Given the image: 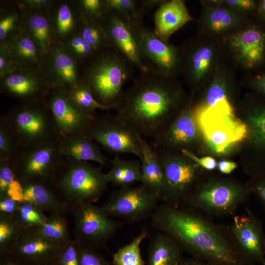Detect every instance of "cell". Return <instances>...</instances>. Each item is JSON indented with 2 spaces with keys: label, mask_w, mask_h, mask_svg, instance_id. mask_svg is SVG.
<instances>
[{
  "label": "cell",
  "mask_w": 265,
  "mask_h": 265,
  "mask_svg": "<svg viewBox=\"0 0 265 265\" xmlns=\"http://www.w3.org/2000/svg\"><path fill=\"white\" fill-rule=\"evenodd\" d=\"M13 216L24 229L38 227L43 224L47 218L42 211L26 202L20 203L18 210Z\"/></svg>",
  "instance_id": "obj_40"
},
{
  "label": "cell",
  "mask_w": 265,
  "mask_h": 265,
  "mask_svg": "<svg viewBox=\"0 0 265 265\" xmlns=\"http://www.w3.org/2000/svg\"><path fill=\"white\" fill-rule=\"evenodd\" d=\"M71 209L74 217V239L80 244L95 249L101 248L119 226L101 207L93 203H82Z\"/></svg>",
  "instance_id": "obj_9"
},
{
  "label": "cell",
  "mask_w": 265,
  "mask_h": 265,
  "mask_svg": "<svg viewBox=\"0 0 265 265\" xmlns=\"http://www.w3.org/2000/svg\"><path fill=\"white\" fill-rule=\"evenodd\" d=\"M79 34L96 51L110 46L100 21L83 18Z\"/></svg>",
  "instance_id": "obj_39"
},
{
  "label": "cell",
  "mask_w": 265,
  "mask_h": 265,
  "mask_svg": "<svg viewBox=\"0 0 265 265\" xmlns=\"http://www.w3.org/2000/svg\"><path fill=\"white\" fill-rule=\"evenodd\" d=\"M26 26L28 35L39 52L45 53L51 43V28L47 18L39 13H33L27 18Z\"/></svg>",
  "instance_id": "obj_30"
},
{
  "label": "cell",
  "mask_w": 265,
  "mask_h": 265,
  "mask_svg": "<svg viewBox=\"0 0 265 265\" xmlns=\"http://www.w3.org/2000/svg\"><path fill=\"white\" fill-rule=\"evenodd\" d=\"M58 149L62 156L77 160L93 161L103 165L108 163L98 144L84 132L62 137Z\"/></svg>",
  "instance_id": "obj_21"
},
{
  "label": "cell",
  "mask_w": 265,
  "mask_h": 265,
  "mask_svg": "<svg viewBox=\"0 0 265 265\" xmlns=\"http://www.w3.org/2000/svg\"><path fill=\"white\" fill-rule=\"evenodd\" d=\"M185 57L186 79L191 84L199 82L212 64L213 57L212 49L209 47L193 48L186 53Z\"/></svg>",
  "instance_id": "obj_28"
},
{
  "label": "cell",
  "mask_w": 265,
  "mask_h": 265,
  "mask_svg": "<svg viewBox=\"0 0 265 265\" xmlns=\"http://www.w3.org/2000/svg\"><path fill=\"white\" fill-rule=\"evenodd\" d=\"M24 229L13 216L0 214V256L9 253Z\"/></svg>",
  "instance_id": "obj_36"
},
{
  "label": "cell",
  "mask_w": 265,
  "mask_h": 265,
  "mask_svg": "<svg viewBox=\"0 0 265 265\" xmlns=\"http://www.w3.org/2000/svg\"><path fill=\"white\" fill-rule=\"evenodd\" d=\"M110 46L115 48L139 72L148 70L140 59L129 23L113 11H107L99 20Z\"/></svg>",
  "instance_id": "obj_18"
},
{
  "label": "cell",
  "mask_w": 265,
  "mask_h": 265,
  "mask_svg": "<svg viewBox=\"0 0 265 265\" xmlns=\"http://www.w3.org/2000/svg\"><path fill=\"white\" fill-rule=\"evenodd\" d=\"M109 170L105 173L108 183L124 187L140 182L141 164L138 160H126L115 157L109 161Z\"/></svg>",
  "instance_id": "obj_26"
},
{
  "label": "cell",
  "mask_w": 265,
  "mask_h": 265,
  "mask_svg": "<svg viewBox=\"0 0 265 265\" xmlns=\"http://www.w3.org/2000/svg\"><path fill=\"white\" fill-rule=\"evenodd\" d=\"M18 64L15 60L8 45L0 46V76L1 78L18 69Z\"/></svg>",
  "instance_id": "obj_47"
},
{
  "label": "cell",
  "mask_w": 265,
  "mask_h": 265,
  "mask_svg": "<svg viewBox=\"0 0 265 265\" xmlns=\"http://www.w3.org/2000/svg\"><path fill=\"white\" fill-rule=\"evenodd\" d=\"M181 265H216L211 262L192 257L184 259Z\"/></svg>",
  "instance_id": "obj_60"
},
{
  "label": "cell",
  "mask_w": 265,
  "mask_h": 265,
  "mask_svg": "<svg viewBox=\"0 0 265 265\" xmlns=\"http://www.w3.org/2000/svg\"><path fill=\"white\" fill-rule=\"evenodd\" d=\"M20 202L9 197L0 198V214L13 216L16 212Z\"/></svg>",
  "instance_id": "obj_53"
},
{
  "label": "cell",
  "mask_w": 265,
  "mask_h": 265,
  "mask_svg": "<svg viewBox=\"0 0 265 265\" xmlns=\"http://www.w3.org/2000/svg\"><path fill=\"white\" fill-rule=\"evenodd\" d=\"M164 0H139L140 9L144 15L156 7H159Z\"/></svg>",
  "instance_id": "obj_56"
},
{
  "label": "cell",
  "mask_w": 265,
  "mask_h": 265,
  "mask_svg": "<svg viewBox=\"0 0 265 265\" xmlns=\"http://www.w3.org/2000/svg\"><path fill=\"white\" fill-rule=\"evenodd\" d=\"M7 196L18 202L23 201L22 185L17 178L10 185L7 191Z\"/></svg>",
  "instance_id": "obj_54"
},
{
  "label": "cell",
  "mask_w": 265,
  "mask_h": 265,
  "mask_svg": "<svg viewBox=\"0 0 265 265\" xmlns=\"http://www.w3.org/2000/svg\"><path fill=\"white\" fill-rule=\"evenodd\" d=\"M163 170V183L159 198L166 203L179 205L191 193L198 177V165L181 153L158 149Z\"/></svg>",
  "instance_id": "obj_8"
},
{
  "label": "cell",
  "mask_w": 265,
  "mask_h": 265,
  "mask_svg": "<svg viewBox=\"0 0 265 265\" xmlns=\"http://www.w3.org/2000/svg\"><path fill=\"white\" fill-rule=\"evenodd\" d=\"M207 11L206 23L208 28L213 32H220L238 24L239 18L231 9L213 7Z\"/></svg>",
  "instance_id": "obj_35"
},
{
  "label": "cell",
  "mask_w": 265,
  "mask_h": 265,
  "mask_svg": "<svg viewBox=\"0 0 265 265\" xmlns=\"http://www.w3.org/2000/svg\"><path fill=\"white\" fill-rule=\"evenodd\" d=\"M151 224L193 257L216 265H245L227 226L212 222L191 208L166 203L161 205L151 215Z\"/></svg>",
  "instance_id": "obj_2"
},
{
  "label": "cell",
  "mask_w": 265,
  "mask_h": 265,
  "mask_svg": "<svg viewBox=\"0 0 265 265\" xmlns=\"http://www.w3.org/2000/svg\"><path fill=\"white\" fill-rule=\"evenodd\" d=\"M237 166L236 162L227 160L220 161L217 164V167L219 172L224 174H231Z\"/></svg>",
  "instance_id": "obj_57"
},
{
  "label": "cell",
  "mask_w": 265,
  "mask_h": 265,
  "mask_svg": "<svg viewBox=\"0 0 265 265\" xmlns=\"http://www.w3.org/2000/svg\"><path fill=\"white\" fill-rule=\"evenodd\" d=\"M91 57L83 83L99 102L114 109L124 84L133 76L135 67L111 46L95 51Z\"/></svg>",
  "instance_id": "obj_3"
},
{
  "label": "cell",
  "mask_w": 265,
  "mask_h": 265,
  "mask_svg": "<svg viewBox=\"0 0 265 265\" xmlns=\"http://www.w3.org/2000/svg\"><path fill=\"white\" fill-rule=\"evenodd\" d=\"M253 83L255 88L265 96V74L256 76Z\"/></svg>",
  "instance_id": "obj_59"
},
{
  "label": "cell",
  "mask_w": 265,
  "mask_h": 265,
  "mask_svg": "<svg viewBox=\"0 0 265 265\" xmlns=\"http://www.w3.org/2000/svg\"><path fill=\"white\" fill-rule=\"evenodd\" d=\"M231 8L243 11H251L257 7V2L252 0H227L224 1Z\"/></svg>",
  "instance_id": "obj_52"
},
{
  "label": "cell",
  "mask_w": 265,
  "mask_h": 265,
  "mask_svg": "<svg viewBox=\"0 0 265 265\" xmlns=\"http://www.w3.org/2000/svg\"><path fill=\"white\" fill-rule=\"evenodd\" d=\"M6 125L2 123L0 127V158L10 159L13 153V140Z\"/></svg>",
  "instance_id": "obj_48"
},
{
  "label": "cell",
  "mask_w": 265,
  "mask_h": 265,
  "mask_svg": "<svg viewBox=\"0 0 265 265\" xmlns=\"http://www.w3.org/2000/svg\"><path fill=\"white\" fill-rule=\"evenodd\" d=\"M257 7L259 16L265 22V0L260 1Z\"/></svg>",
  "instance_id": "obj_61"
},
{
  "label": "cell",
  "mask_w": 265,
  "mask_h": 265,
  "mask_svg": "<svg viewBox=\"0 0 265 265\" xmlns=\"http://www.w3.org/2000/svg\"><path fill=\"white\" fill-rule=\"evenodd\" d=\"M0 265H26L11 254L0 256Z\"/></svg>",
  "instance_id": "obj_58"
},
{
  "label": "cell",
  "mask_w": 265,
  "mask_h": 265,
  "mask_svg": "<svg viewBox=\"0 0 265 265\" xmlns=\"http://www.w3.org/2000/svg\"><path fill=\"white\" fill-rule=\"evenodd\" d=\"M21 3L24 7L32 9H39L46 7L51 3L48 0H25Z\"/></svg>",
  "instance_id": "obj_55"
},
{
  "label": "cell",
  "mask_w": 265,
  "mask_h": 265,
  "mask_svg": "<svg viewBox=\"0 0 265 265\" xmlns=\"http://www.w3.org/2000/svg\"><path fill=\"white\" fill-rule=\"evenodd\" d=\"M249 188L229 181L213 180L202 184L185 200L189 208L214 216L235 214L247 199Z\"/></svg>",
  "instance_id": "obj_5"
},
{
  "label": "cell",
  "mask_w": 265,
  "mask_h": 265,
  "mask_svg": "<svg viewBox=\"0 0 265 265\" xmlns=\"http://www.w3.org/2000/svg\"><path fill=\"white\" fill-rule=\"evenodd\" d=\"M53 265V264H41V265Z\"/></svg>",
  "instance_id": "obj_62"
},
{
  "label": "cell",
  "mask_w": 265,
  "mask_h": 265,
  "mask_svg": "<svg viewBox=\"0 0 265 265\" xmlns=\"http://www.w3.org/2000/svg\"><path fill=\"white\" fill-rule=\"evenodd\" d=\"M68 46L70 51L80 58H88L96 51L80 34L70 39Z\"/></svg>",
  "instance_id": "obj_46"
},
{
  "label": "cell",
  "mask_w": 265,
  "mask_h": 265,
  "mask_svg": "<svg viewBox=\"0 0 265 265\" xmlns=\"http://www.w3.org/2000/svg\"><path fill=\"white\" fill-rule=\"evenodd\" d=\"M17 179L14 166L10 159L0 158V198L7 196V191L11 184Z\"/></svg>",
  "instance_id": "obj_42"
},
{
  "label": "cell",
  "mask_w": 265,
  "mask_h": 265,
  "mask_svg": "<svg viewBox=\"0 0 265 265\" xmlns=\"http://www.w3.org/2000/svg\"><path fill=\"white\" fill-rule=\"evenodd\" d=\"M80 5L85 19L99 21L106 13L104 0H81Z\"/></svg>",
  "instance_id": "obj_44"
},
{
  "label": "cell",
  "mask_w": 265,
  "mask_h": 265,
  "mask_svg": "<svg viewBox=\"0 0 265 265\" xmlns=\"http://www.w3.org/2000/svg\"><path fill=\"white\" fill-rule=\"evenodd\" d=\"M104 3L106 12H114L129 24L143 22L144 15L140 9L139 0H104Z\"/></svg>",
  "instance_id": "obj_38"
},
{
  "label": "cell",
  "mask_w": 265,
  "mask_h": 265,
  "mask_svg": "<svg viewBox=\"0 0 265 265\" xmlns=\"http://www.w3.org/2000/svg\"><path fill=\"white\" fill-rule=\"evenodd\" d=\"M69 94L75 104L84 112L94 115L98 109L108 110L113 107L104 105L95 98L89 89L83 83L71 89Z\"/></svg>",
  "instance_id": "obj_37"
},
{
  "label": "cell",
  "mask_w": 265,
  "mask_h": 265,
  "mask_svg": "<svg viewBox=\"0 0 265 265\" xmlns=\"http://www.w3.org/2000/svg\"><path fill=\"white\" fill-rule=\"evenodd\" d=\"M2 86L9 94L25 98L36 94L40 90V82L34 73L18 70L2 78Z\"/></svg>",
  "instance_id": "obj_27"
},
{
  "label": "cell",
  "mask_w": 265,
  "mask_h": 265,
  "mask_svg": "<svg viewBox=\"0 0 265 265\" xmlns=\"http://www.w3.org/2000/svg\"><path fill=\"white\" fill-rule=\"evenodd\" d=\"M202 106L210 110L234 114L228 98L225 83L220 79L214 80L209 88L205 104Z\"/></svg>",
  "instance_id": "obj_34"
},
{
  "label": "cell",
  "mask_w": 265,
  "mask_h": 265,
  "mask_svg": "<svg viewBox=\"0 0 265 265\" xmlns=\"http://www.w3.org/2000/svg\"><path fill=\"white\" fill-rule=\"evenodd\" d=\"M231 45L239 60L247 68L262 64L265 60V31L252 26L234 36Z\"/></svg>",
  "instance_id": "obj_19"
},
{
  "label": "cell",
  "mask_w": 265,
  "mask_h": 265,
  "mask_svg": "<svg viewBox=\"0 0 265 265\" xmlns=\"http://www.w3.org/2000/svg\"><path fill=\"white\" fill-rule=\"evenodd\" d=\"M232 242L245 265H265V234L263 224L250 210L234 215L227 226Z\"/></svg>",
  "instance_id": "obj_11"
},
{
  "label": "cell",
  "mask_w": 265,
  "mask_h": 265,
  "mask_svg": "<svg viewBox=\"0 0 265 265\" xmlns=\"http://www.w3.org/2000/svg\"><path fill=\"white\" fill-rule=\"evenodd\" d=\"M141 185L159 198L163 183V170L158 152L141 137Z\"/></svg>",
  "instance_id": "obj_23"
},
{
  "label": "cell",
  "mask_w": 265,
  "mask_h": 265,
  "mask_svg": "<svg viewBox=\"0 0 265 265\" xmlns=\"http://www.w3.org/2000/svg\"><path fill=\"white\" fill-rule=\"evenodd\" d=\"M49 106L55 129L61 137L84 132L96 117L78 107L70 98L69 92H55Z\"/></svg>",
  "instance_id": "obj_14"
},
{
  "label": "cell",
  "mask_w": 265,
  "mask_h": 265,
  "mask_svg": "<svg viewBox=\"0 0 265 265\" xmlns=\"http://www.w3.org/2000/svg\"><path fill=\"white\" fill-rule=\"evenodd\" d=\"M248 123L253 145L265 158V106L254 107L249 114Z\"/></svg>",
  "instance_id": "obj_32"
},
{
  "label": "cell",
  "mask_w": 265,
  "mask_h": 265,
  "mask_svg": "<svg viewBox=\"0 0 265 265\" xmlns=\"http://www.w3.org/2000/svg\"><path fill=\"white\" fill-rule=\"evenodd\" d=\"M192 20L184 0H165L154 14L153 31L160 39L168 42L174 33Z\"/></svg>",
  "instance_id": "obj_20"
},
{
  "label": "cell",
  "mask_w": 265,
  "mask_h": 265,
  "mask_svg": "<svg viewBox=\"0 0 265 265\" xmlns=\"http://www.w3.org/2000/svg\"><path fill=\"white\" fill-rule=\"evenodd\" d=\"M20 181L23 190V202L29 203L43 212H50L51 213L65 211L66 208L65 205L45 184Z\"/></svg>",
  "instance_id": "obj_25"
},
{
  "label": "cell",
  "mask_w": 265,
  "mask_h": 265,
  "mask_svg": "<svg viewBox=\"0 0 265 265\" xmlns=\"http://www.w3.org/2000/svg\"><path fill=\"white\" fill-rule=\"evenodd\" d=\"M182 153L193 160L197 165L207 170H213L217 167V163L215 159L211 157H204L198 158L192 152L183 150Z\"/></svg>",
  "instance_id": "obj_51"
},
{
  "label": "cell",
  "mask_w": 265,
  "mask_h": 265,
  "mask_svg": "<svg viewBox=\"0 0 265 265\" xmlns=\"http://www.w3.org/2000/svg\"><path fill=\"white\" fill-rule=\"evenodd\" d=\"M84 133L112 153L131 154L141 159V136L116 115L96 117Z\"/></svg>",
  "instance_id": "obj_10"
},
{
  "label": "cell",
  "mask_w": 265,
  "mask_h": 265,
  "mask_svg": "<svg viewBox=\"0 0 265 265\" xmlns=\"http://www.w3.org/2000/svg\"><path fill=\"white\" fill-rule=\"evenodd\" d=\"M11 120L13 133L21 145L31 148L50 140L51 122L43 111L24 108L17 111Z\"/></svg>",
  "instance_id": "obj_16"
},
{
  "label": "cell",
  "mask_w": 265,
  "mask_h": 265,
  "mask_svg": "<svg viewBox=\"0 0 265 265\" xmlns=\"http://www.w3.org/2000/svg\"><path fill=\"white\" fill-rule=\"evenodd\" d=\"M159 199L141 184L131 186L116 190L101 208L110 216L136 220L151 215Z\"/></svg>",
  "instance_id": "obj_12"
},
{
  "label": "cell",
  "mask_w": 265,
  "mask_h": 265,
  "mask_svg": "<svg viewBox=\"0 0 265 265\" xmlns=\"http://www.w3.org/2000/svg\"><path fill=\"white\" fill-rule=\"evenodd\" d=\"M78 245L80 265H110L95 249L78 243Z\"/></svg>",
  "instance_id": "obj_45"
},
{
  "label": "cell",
  "mask_w": 265,
  "mask_h": 265,
  "mask_svg": "<svg viewBox=\"0 0 265 265\" xmlns=\"http://www.w3.org/2000/svg\"><path fill=\"white\" fill-rule=\"evenodd\" d=\"M182 250L173 238L160 232L150 242L146 265H181Z\"/></svg>",
  "instance_id": "obj_24"
},
{
  "label": "cell",
  "mask_w": 265,
  "mask_h": 265,
  "mask_svg": "<svg viewBox=\"0 0 265 265\" xmlns=\"http://www.w3.org/2000/svg\"><path fill=\"white\" fill-rule=\"evenodd\" d=\"M49 61V74L53 86L72 89L79 84L77 64L68 52L62 48H56Z\"/></svg>",
  "instance_id": "obj_22"
},
{
  "label": "cell",
  "mask_w": 265,
  "mask_h": 265,
  "mask_svg": "<svg viewBox=\"0 0 265 265\" xmlns=\"http://www.w3.org/2000/svg\"><path fill=\"white\" fill-rule=\"evenodd\" d=\"M265 212V171L255 176L249 187Z\"/></svg>",
  "instance_id": "obj_50"
},
{
  "label": "cell",
  "mask_w": 265,
  "mask_h": 265,
  "mask_svg": "<svg viewBox=\"0 0 265 265\" xmlns=\"http://www.w3.org/2000/svg\"><path fill=\"white\" fill-rule=\"evenodd\" d=\"M29 149L14 166L17 178L45 184L56 175L61 166L58 144L49 140Z\"/></svg>",
  "instance_id": "obj_13"
},
{
  "label": "cell",
  "mask_w": 265,
  "mask_h": 265,
  "mask_svg": "<svg viewBox=\"0 0 265 265\" xmlns=\"http://www.w3.org/2000/svg\"><path fill=\"white\" fill-rule=\"evenodd\" d=\"M198 126L190 106L184 107L177 116L154 140L156 149L189 150L199 136Z\"/></svg>",
  "instance_id": "obj_17"
},
{
  "label": "cell",
  "mask_w": 265,
  "mask_h": 265,
  "mask_svg": "<svg viewBox=\"0 0 265 265\" xmlns=\"http://www.w3.org/2000/svg\"><path fill=\"white\" fill-rule=\"evenodd\" d=\"M71 159L55 183L60 200L71 209L82 203L96 201L108 184L100 168L88 161Z\"/></svg>",
  "instance_id": "obj_4"
},
{
  "label": "cell",
  "mask_w": 265,
  "mask_h": 265,
  "mask_svg": "<svg viewBox=\"0 0 265 265\" xmlns=\"http://www.w3.org/2000/svg\"><path fill=\"white\" fill-rule=\"evenodd\" d=\"M8 46L18 64H28L38 61L39 51L27 34L18 35Z\"/></svg>",
  "instance_id": "obj_33"
},
{
  "label": "cell",
  "mask_w": 265,
  "mask_h": 265,
  "mask_svg": "<svg viewBox=\"0 0 265 265\" xmlns=\"http://www.w3.org/2000/svg\"><path fill=\"white\" fill-rule=\"evenodd\" d=\"M18 16L11 12L3 15L0 20V41L3 42L16 26Z\"/></svg>",
  "instance_id": "obj_49"
},
{
  "label": "cell",
  "mask_w": 265,
  "mask_h": 265,
  "mask_svg": "<svg viewBox=\"0 0 265 265\" xmlns=\"http://www.w3.org/2000/svg\"><path fill=\"white\" fill-rule=\"evenodd\" d=\"M139 54L148 70L170 77L182 69L183 54L177 48L158 37L143 22L130 24Z\"/></svg>",
  "instance_id": "obj_7"
},
{
  "label": "cell",
  "mask_w": 265,
  "mask_h": 265,
  "mask_svg": "<svg viewBox=\"0 0 265 265\" xmlns=\"http://www.w3.org/2000/svg\"><path fill=\"white\" fill-rule=\"evenodd\" d=\"M73 12L67 4H61L57 10L54 27L56 33L60 38L68 35L75 26Z\"/></svg>",
  "instance_id": "obj_41"
},
{
  "label": "cell",
  "mask_w": 265,
  "mask_h": 265,
  "mask_svg": "<svg viewBox=\"0 0 265 265\" xmlns=\"http://www.w3.org/2000/svg\"><path fill=\"white\" fill-rule=\"evenodd\" d=\"M173 78L139 72L115 105V115L139 136L154 139L180 113L182 93Z\"/></svg>",
  "instance_id": "obj_1"
},
{
  "label": "cell",
  "mask_w": 265,
  "mask_h": 265,
  "mask_svg": "<svg viewBox=\"0 0 265 265\" xmlns=\"http://www.w3.org/2000/svg\"><path fill=\"white\" fill-rule=\"evenodd\" d=\"M32 229L42 237L54 242L64 244L71 239L63 212L51 213L43 224Z\"/></svg>",
  "instance_id": "obj_29"
},
{
  "label": "cell",
  "mask_w": 265,
  "mask_h": 265,
  "mask_svg": "<svg viewBox=\"0 0 265 265\" xmlns=\"http://www.w3.org/2000/svg\"><path fill=\"white\" fill-rule=\"evenodd\" d=\"M53 265H80L78 245L75 239L65 243Z\"/></svg>",
  "instance_id": "obj_43"
},
{
  "label": "cell",
  "mask_w": 265,
  "mask_h": 265,
  "mask_svg": "<svg viewBox=\"0 0 265 265\" xmlns=\"http://www.w3.org/2000/svg\"><path fill=\"white\" fill-rule=\"evenodd\" d=\"M147 236V232L144 230L130 243L119 248L112 255V264L146 265L141 256L140 245Z\"/></svg>",
  "instance_id": "obj_31"
},
{
  "label": "cell",
  "mask_w": 265,
  "mask_h": 265,
  "mask_svg": "<svg viewBox=\"0 0 265 265\" xmlns=\"http://www.w3.org/2000/svg\"><path fill=\"white\" fill-rule=\"evenodd\" d=\"M198 128L212 150L217 154L226 153L245 139L249 126L234 114L213 111L201 106L196 113Z\"/></svg>",
  "instance_id": "obj_6"
},
{
  "label": "cell",
  "mask_w": 265,
  "mask_h": 265,
  "mask_svg": "<svg viewBox=\"0 0 265 265\" xmlns=\"http://www.w3.org/2000/svg\"><path fill=\"white\" fill-rule=\"evenodd\" d=\"M64 244L45 238L32 228L24 229L8 254L26 265L53 264Z\"/></svg>",
  "instance_id": "obj_15"
}]
</instances>
